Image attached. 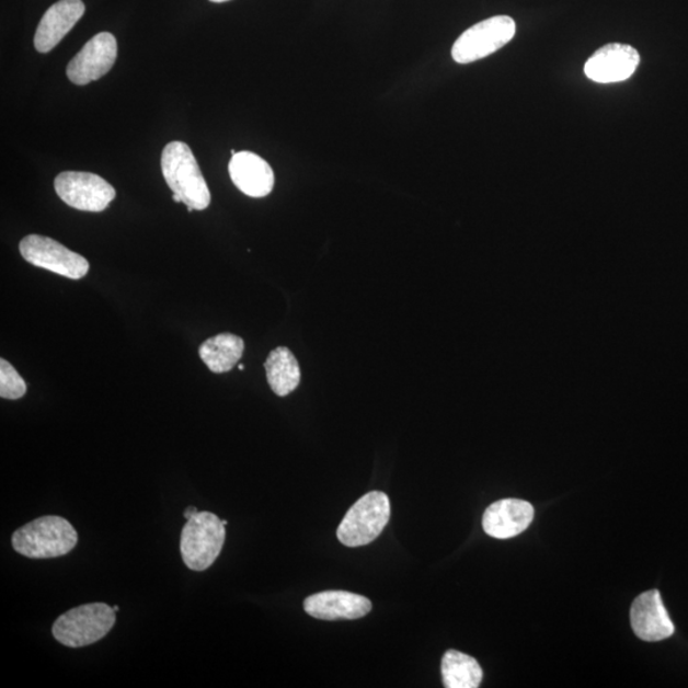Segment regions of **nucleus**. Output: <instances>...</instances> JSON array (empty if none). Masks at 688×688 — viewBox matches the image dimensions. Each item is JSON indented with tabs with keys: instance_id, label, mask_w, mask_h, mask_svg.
Wrapping results in <instances>:
<instances>
[{
	"instance_id": "1",
	"label": "nucleus",
	"mask_w": 688,
	"mask_h": 688,
	"mask_svg": "<svg viewBox=\"0 0 688 688\" xmlns=\"http://www.w3.org/2000/svg\"><path fill=\"white\" fill-rule=\"evenodd\" d=\"M161 170L170 190L187 208L205 210L210 205L209 187L190 146L175 140L163 148Z\"/></svg>"
},
{
	"instance_id": "2",
	"label": "nucleus",
	"mask_w": 688,
	"mask_h": 688,
	"mask_svg": "<svg viewBox=\"0 0 688 688\" xmlns=\"http://www.w3.org/2000/svg\"><path fill=\"white\" fill-rule=\"evenodd\" d=\"M78 543L77 530L60 516H43L15 530L12 546L15 552L28 559L65 557Z\"/></svg>"
},
{
	"instance_id": "3",
	"label": "nucleus",
	"mask_w": 688,
	"mask_h": 688,
	"mask_svg": "<svg viewBox=\"0 0 688 688\" xmlns=\"http://www.w3.org/2000/svg\"><path fill=\"white\" fill-rule=\"evenodd\" d=\"M226 526L218 516L199 512L187 520L180 539L184 564L193 572H205L215 564L222 551Z\"/></svg>"
},
{
	"instance_id": "4",
	"label": "nucleus",
	"mask_w": 688,
	"mask_h": 688,
	"mask_svg": "<svg viewBox=\"0 0 688 688\" xmlns=\"http://www.w3.org/2000/svg\"><path fill=\"white\" fill-rule=\"evenodd\" d=\"M115 611L105 604L83 605L62 614L54 622L53 635L58 643L82 647L104 639L115 624Z\"/></svg>"
},
{
	"instance_id": "5",
	"label": "nucleus",
	"mask_w": 688,
	"mask_h": 688,
	"mask_svg": "<svg viewBox=\"0 0 688 688\" xmlns=\"http://www.w3.org/2000/svg\"><path fill=\"white\" fill-rule=\"evenodd\" d=\"M390 519V502L385 492L372 491L351 507L340 524L337 537L347 547L371 543Z\"/></svg>"
},
{
	"instance_id": "6",
	"label": "nucleus",
	"mask_w": 688,
	"mask_h": 688,
	"mask_svg": "<svg viewBox=\"0 0 688 688\" xmlns=\"http://www.w3.org/2000/svg\"><path fill=\"white\" fill-rule=\"evenodd\" d=\"M515 21L509 15H495L475 23L461 34L451 49V57L459 65H469L504 48L515 35Z\"/></svg>"
},
{
	"instance_id": "7",
	"label": "nucleus",
	"mask_w": 688,
	"mask_h": 688,
	"mask_svg": "<svg viewBox=\"0 0 688 688\" xmlns=\"http://www.w3.org/2000/svg\"><path fill=\"white\" fill-rule=\"evenodd\" d=\"M20 253L27 263L70 279H81L90 271L85 257L42 234H28L22 239Z\"/></svg>"
},
{
	"instance_id": "8",
	"label": "nucleus",
	"mask_w": 688,
	"mask_h": 688,
	"mask_svg": "<svg viewBox=\"0 0 688 688\" xmlns=\"http://www.w3.org/2000/svg\"><path fill=\"white\" fill-rule=\"evenodd\" d=\"M59 198L69 207L84 213H103L116 192L105 179L91 172L65 171L54 182Z\"/></svg>"
},
{
	"instance_id": "9",
	"label": "nucleus",
	"mask_w": 688,
	"mask_h": 688,
	"mask_svg": "<svg viewBox=\"0 0 688 688\" xmlns=\"http://www.w3.org/2000/svg\"><path fill=\"white\" fill-rule=\"evenodd\" d=\"M117 58L116 38L111 33L93 36L80 53L69 61L67 77L77 85L100 80L114 67Z\"/></svg>"
},
{
	"instance_id": "10",
	"label": "nucleus",
	"mask_w": 688,
	"mask_h": 688,
	"mask_svg": "<svg viewBox=\"0 0 688 688\" xmlns=\"http://www.w3.org/2000/svg\"><path fill=\"white\" fill-rule=\"evenodd\" d=\"M639 62V53L632 46L608 44L586 61L584 72L594 82H622L635 73Z\"/></svg>"
},
{
	"instance_id": "11",
	"label": "nucleus",
	"mask_w": 688,
	"mask_h": 688,
	"mask_svg": "<svg viewBox=\"0 0 688 688\" xmlns=\"http://www.w3.org/2000/svg\"><path fill=\"white\" fill-rule=\"evenodd\" d=\"M630 619L637 637L649 643L666 640L675 633V624L658 590L645 592L633 600Z\"/></svg>"
},
{
	"instance_id": "12",
	"label": "nucleus",
	"mask_w": 688,
	"mask_h": 688,
	"mask_svg": "<svg viewBox=\"0 0 688 688\" xmlns=\"http://www.w3.org/2000/svg\"><path fill=\"white\" fill-rule=\"evenodd\" d=\"M372 605L359 594L328 590L314 594L303 601L305 612L318 620H357L371 611Z\"/></svg>"
},
{
	"instance_id": "13",
	"label": "nucleus",
	"mask_w": 688,
	"mask_h": 688,
	"mask_svg": "<svg viewBox=\"0 0 688 688\" xmlns=\"http://www.w3.org/2000/svg\"><path fill=\"white\" fill-rule=\"evenodd\" d=\"M535 518L529 503L518 498H504L490 505L483 514L484 531L496 539H509L523 534Z\"/></svg>"
},
{
	"instance_id": "14",
	"label": "nucleus",
	"mask_w": 688,
	"mask_h": 688,
	"mask_svg": "<svg viewBox=\"0 0 688 688\" xmlns=\"http://www.w3.org/2000/svg\"><path fill=\"white\" fill-rule=\"evenodd\" d=\"M85 5L82 0H59L45 12L35 34L38 53H49L67 36L82 19Z\"/></svg>"
},
{
	"instance_id": "15",
	"label": "nucleus",
	"mask_w": 688,
	"mask_h": 688,
	"mask_svg": "<svg viewBox=\"0 0 688 688\" xmlns=\"http://www.w3.org/2000/svg\"><path fill=\"white\" fill-rule=\"evenodd\" d=\"M229 171L232 183L248 197H267L275 186V172L270 163L253 152L233 154Z\"/></svg>"
},
{
	"instance_id": "16",
	"label": "nucleus",
	"mask_w": 688,
	"mask_h": 688,
	"mask_svg": "<svg viewBox=\"0 0 688 688\" xmlns=\"http://www.w3.org/2000/svg\"><path fill=\"white\" fill-rule=\"evenodd\" d=\"M245 344L242 339L231 333L217 334L202 343L199 356L208 369L215 374L229 372L238 365Z\"/></svg>"
},
{
	"instance_id": "17",
	"label": "nucleus",
	"mask_w": 688,
	"mask_h": 688,
	"mask_svg": "<svg viewBox=\"0 0 688 688\" xmlns=\"http://www.w3.org/2000/svg\"><path fill=\"white\" fill-rule=\"evenodd\" d=\"M264 369L267 371L270 387L278 397L293 393L300 385V365L287 347L273 349L264 364Z\"/></svg>"
},
{
	"instance_id": "18",
	"label": "nucleus",
	"mask_w": 688,
	"mask_h": 688,
	"mask_svg": "<svg viewBox=\"0 0 688 688\" xmlns=\"http://www.w3.org/2000/svg\"><path fill=\"white\" fill-rule=\"evenodd\" d=\"M442 675L444 686L447 688H477L480 687L483 678L479 662L457 651L445 653Z\"/></svg>"
},
{
	"instance_id": "19",
	"label": "nucleus",
	"mask_w": 688,
	"mask_h": 688,
	"mask_svg": "<svg viewBox=\"0 0 688 688\" xmlns=\"http://www.w3.org/2000/svg\"><path fill=\"white\" fill-rule=\"evenodd\" d=\"M26 392L25 380L21 378V375L10 363L5 362L4 358L0 359V397L3 400L15 401L20 400Z\"/></svg>"
},
{
	"instance_id": "20",
	"label": "nucleus",
	"mask_w": 688,
	"mask_h": 688,
	"mask_svg": "<svg viewBox=\"0 0 688 688\" xmlns=\"http://www.w3.org/2000/svg\"><path fill=\"white\" fill-rule=\"evenodd\" d=\"M199 511L197 509V507H194V506L186 507L184 512L185 519L190 520L193 518V516L197 515Z\"/></svg>"
},
{
	"instance_id": "21",
	"label": "nucleus",
	"mask_w": 688,
	"mask_h": 688,
	"mask_svg": "<svg viewBox=\"0 0 688 688\" xmlns=\"http://www.w3.org/2000/svg\"><path fill=\"white\" fill-rule=\"evenodd\" d=\"M172 199H174V202H176V203L182 202V198H180L179 195H176V194L172 195Z\"/></svg>"
},
{
	"instance_id": "22",
	"label": "nucleus",
	"mask_w": 688,
	"mask_h": 688,
	"mask_svg": "<svg viewBox=\"0 0 688 688\" xmlns=\"http://www.w3.org/2000/svg\"><path fill=\"white\" fill-rule=\"evenodd\" d=\"M209 2H214V3H225V2H229V0H209Z\"/></svg>"
},
{
	"instance_id": "23",
	"label": "nucleus",
	"mask_w": 688,
	"mask_h": 688,
	"mask_svg": "<svg viewBox=\"0 0 688 688\" xmlns=\"http://www.w3.org/2000/svg\"><path fill=\"white\" fill-rule=\"evenodd\" d=\"M113 609H114L115 612H119L121 608H119V606H114Z\"/></svg>"
},
{
	"instance_id": "24",
	"label": "nucleus",
	"mask_w": 688,
	"mask_h": 688,
	"mask_svg": "<svg viewBox=\"0 0 688 688\" xmlns=\"http://www.w3.org/2000/svg\"><path fill=\"white\" fill-rule=\"evenodd\" d=\"M239 370H245V366L244 365H239Z\"/></svg>"
}]
</instances>
